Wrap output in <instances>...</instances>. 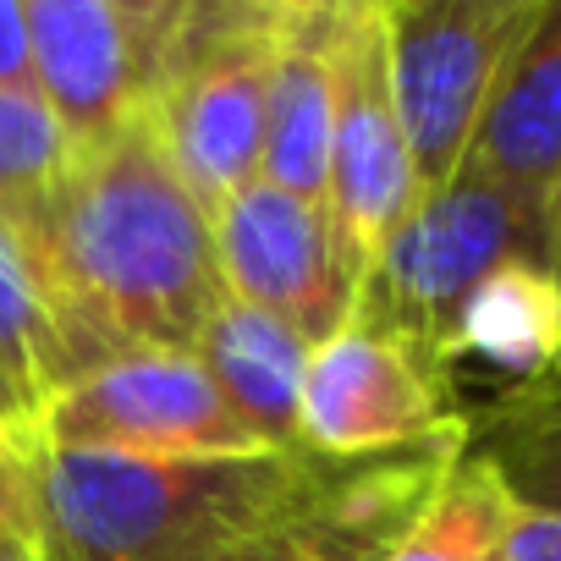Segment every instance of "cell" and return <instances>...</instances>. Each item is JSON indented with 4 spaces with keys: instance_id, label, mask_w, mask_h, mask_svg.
<instances>
[{
    "instance_id": "obj_1",
    "label": "cell",
    "mask_w": 561,
    "mask_h": 561,
    "mask_svg": "<svg viewBox=\"0 0 561 561\" xmlns=\"http://www.w3.org/2000/svg\"><path fill=\"white\" fill-rule=\"evenodd\" d=\"M56 336L61 386L149 347H193L226 298L209 209L182 182L154 111L78 149L67 182L12 220Z\"/></svg>"
},
{
    "instance_id": "obj_2",
    "label": "cell",
    "mask_w": 561,
    "mask_h": 561,
    "mask_svg": "<svg viewBox=\"0 0 561 561\" xmlns=\"http://www.w3.org/2000/svg\"><path fill=\"white\" fill-rule=\"evenodd\" d=\"M28 462L45 561H220L309 490L314 451L149 457L39 446Z\"/></svg>"
},
{
    "instance_id": "obj_3",
    "label": "cell",
    "mask_w": 561,
    "mask_h": 561,
    "mask_svg": "<svg viewBox=\"0 0 561 561\" xmlns=\"http://www.w3.org/2000/svg\"><path fill=\"white\" fill-rule=\"evenodd\" d=\"M545 248H550V220L517 193H506L495 176H484L473 160H462L446 187L413 198L353 314L397 325L446 358L462 298L495 264L545 259Z\"/></svg>"
},
{
    "instance_id": "obj_4",
    "label": "cell",
    "mask_w": 561,
    "mask_h": 561,
    "mask_svg": "<svg viewBox=\"0 0 561 561\" xmlns=\"http://www.w3.org/2000/svg\"><path fill=\"white\" fill-rule=\"evenodd\" d=\"M331 72H336V127H331L325 209L347 253L353 287L364 298L391 231L419 198L413 149L402 133L397 78H391V7L386 0H353L342 12L336 39H331Z\"/></svg>"
},
{
    "instance_id": "obj_5",
    "label": "cell",
    "mask_w": 561,
    "mask_h": 561,
    "mask_svg": "<svg viewBox=\"0 0 561 561\" xmlns=\"http://www.w3.org/2000/svg\"><path fill=\"white\" fill-rule=\"evenodd\" d=\"M457 364L430 342L353 314L309 353L298 446L314 457H369L462 424Z\"/></svg>"
},
{
    "instance_id": "obj_6",
    "label": "cell",
    "mask_w": 561,
    "mask_h": 561,
    "mask_svg": "<svg viewBox=\"0 0 561 561\" xmlns=\"http://www.w3.org/2000/svg\"><path fill=\"white\" fill-rule=\"evenodd\" d=\"M539 0H446V7H391V78L413 149L419 193L457 176L473 149L490 89L523 39Z\"/></svg>"
},
{
    "instance_id": "obj_7",
    "label": "cell",
    "mask_w": 561,
    "mask_h": 561,
    "mask_svg": "<svg viewBox=\"0 0 561 561\" xmlns=\"http://www.w3.org/2000/svg\"><path fill=\"white\" fill-rule=\"evenodd\" d=\"M45 446L149 451V457H237L275 451L220 397L193 347H149L61 386L45 413Z\"/></svg>"
},
{
    "instance_id": "obj_8",
    "label": "cell",
    "mask_w": 561,
    "mask_h": 561,
    "mask_svg": "<svg viewBox=\"0 0 561 561\" xmlns=\"http://www.w3.org/2000/svg\"><path fill=\"white\" fill-rule=\"evenodd\" d=\"M270 61L275 34L264 23H215L176 45L149 100L182 182L209 215L264 171Z\"/></svg>"
},
{
    "instance_id": "obj_9",
    "label": "cell",
    "mask_w": 561,
    "mask_h": 561,
    "mask_svg": "<svg viewBox=\"0 0 561 561\" xmlns=\"http://www.w3.org/2000/svg\"><path fill=\"white\" fill-rule=\"evenodd\" d=\"M468 451V419L369 457H314L304 501L220 561H391L440 479Z\"/></svg>"
},
{
    "instance_id": "obj_10",
    "label": "cell",
    "mask_w": 561,
    "mask_h": 561,
    "mask_svg": "<svg viewBox=\"0 0 561 561\" xmlns=\"http://www.w3.org/2000/svg\"><path fill=\"white\" fill-rule=\"evenodd\" d=\"M209 226L226 298L287 320L309 347L331 342L353 320L358 287L320 198H298L259 176L220 204Z\"/></svg>"
},
{
    "instance_id": "obj_11",
    "label": "cell",
    "mask_w": 561,
    "mask_h": 561,
    "mask_svg": "<svg viewBox=\"0 0 561 561\" xmlns=\"http://www.w3.org/2000/svg\"><path fill=\"white\" fill-rule=\"evenodd\" d=\"M34 89L78 149L127 127L160 89V61L122 0H28Z\"/></svg>"
},
{
    "instance_id": "obj_12",
    "label": "cell",
    "mask_w": 561,
    "mask_h": 561,
    "mask_svg": "<svg viewBox=\"0 0 561 561\" xmlns=\"http://www.w3.org/2000/svg\"><path fill=\"white\" fill-rule=\"evenodd\" d=\"M468 160L550 220V193L561 182V0L534 7L490 89Z\"/></svg>"
},
{
    "instance_id": "obj_13",
    "label": "cell",
    "mask_w": 561,
    "mask_h": 561,
    "mask_svg": "<svg viewBox=\"0 0 561 561\" xmlns=\"http://www.w3.org/2000/svg\"><path fill=\"white\" fill-rule=\"evenodd\" d=\"M309 342L253 304L220 298L193 342V358L209 369L220 397L253 424V435L275 451H298V408L309 375Z\"/></svg>"
},
{
    "instance_id": "obj_14",
    "label": "cell",
    "mask_w": 561,
    "mask_h": 561,
    "mask_svg": "<svg viewBox=\"0 0 561 561\" xmlns=\"http://www.w3.org/2000/svg\"><path fill=\"white\" fill-rule=\"evenodd\" d=\"M446 358H479L512 386L561 369V280L545 259H506L462 298Z\"/></svg>"
},
{
    "instance_id": "obj_15",
    "label": "cell",
    "mask_w": 561,
    "mask_h": 561,
    "mask_svg": "<svg viewBox=\"0 0 561 561\" xmlns=\"http://www.w3.org/2000/svg\"><path fill=\"white\" fill-rule=\"evenodd\" d=\"M331 39L320 34H275L270 61V111H264V182L298 198L331 193V127H336V72Z\"/></svg>"
},
{
    "instance_id": "obj_16",
    "label": "cell",
    "mask_w": 561,
    "mask_h": 561,
    "mask_svg": "<svg viewBox=\"0 0 561 561\" xmlns=\"http://www.w3.org/2000/svg\"><path fill=\"white\" fill-rule=\"evenodd\" d=\"M56 391V336L39 280L18 231L0 220V440L18 457L45 446V413Z\"/></svg>"
},
{
    "instance_id": "obj_17",
    "label": "cell",
    "mask_w": 561,
    "mask_h": 561,
    "mask_svg": "<svg viewBox=\"0 0 561 561\" xmlns=\"http://www.w3.org/2000/svg\"><path fill=\"white\" fill-rule=\"evenodd\" d=\"M468 451H479L517 506L561 517V369L506 386L468 413Z\"/></svg>"
},
{
    "instance_id": "obj_18",
    "label": "cell",
    "mask_w": 561,
    "mask_h": 561,
    "mask_svg": "<svg viewBox=\"0 0 561 561\" xmlns=\"http://www.w3.org/2000/svg\"><path fill=\"white\" fill-rule=\"evenodd\" d=\"M517 512L523 506L512 501L501 473L479 451H462L430 495V506L419 512V523L391 550V561H495Z\"/></svg>"
},
{
    "instance_id": "obj_19",
    "label": "cell",
    "mask_w": 561,
    "mask_h": 561,
    "mask_svg": "<svg viewBox=\"0 0 561 561\" xmlns=\"http://www.w3.org/2000/svg\"><path fill=\"white\" fill-rule=\"evenodd\" d=\"M78 144L39 89L0 83V220L34 215L72 171Z\"/></svg>"
},
{
    "instance_id": "obj_20",
    "label": "cell",
    "mask_w": 561,
    "mask_h": 561,
    "mask_svg": "<svg viewBox=\"0 0 561 561\" xmlns=\"http://www.w3.org/2000/svg\"><path fill=\"white\" fill-rule=\"evenodd\" d=\"M122 7L138 23V34L149 39V50L160 61V78H165V67H171V56H176V45L193 23H204L215 12H231V7H253V0H122Z\"/></svg>"
},
{
    "instance_id": "obj_21",
    "label": "cell",
    "mask_w": 561,
    "mask_h": 561,
    "mask_svg": "<svg viewBox=\"0 0 561 561\" xmlns=\"http://www.w3.org/2000/svg\"><path fill=\"white\" fill-rule=\"evenodd\" d=\"M0 545H34V501L28 462L0 440Z\"/></svg>"
},
{
    "instance_id": "obj_22",
    "label": "cell",
    "mask_w": 561,
    "mask_h": 561,
    "mask_svg": "<svg viewBox=\"0 0 561 561\" xmlns=\"http://www.w3.org/2000/svg\"><path fill=\"white\" fill-rule=\"evenodd\" d=\"M253 7L270 23V34H320L342 23L353 0H253Z\"/></svg>"
},
{
    "instance_id": "obj_23",
    "label": "cell",
    "mask_w": 561,
    "mask_h": 561,
    "mask_svg": "<svg viewBox=\"0 0 561 561\" xmlns=\"http://www.w3.org/2000/svg\"><path fill=\"white\" fill-rule=\"evenodd\" d=\"M0 83L34 89V50H28V0H0Z\"/></svg>"
},
{
    "instance_id": "obj_24",
    "label": "cell",
    "mask_w": 561,
    "mask_h": 561,
    "mask_svg": "<svg viewBox=\"0 0 561 561\" xmlns=\"http://www.w3.org/2000/svg\"><path fill=\"white\" fill-rule=\"evenodd\" d=\"M495 561H561V517L523 506Z\"/></svg>"
},
{
    "instance_id": "obj_25",
    "label": "cell",
    "mask_w": 561,
    "mask_h": 561,
    "mask_svg": "<svg viewBox=\"0 0 561 561\" xmlns=\"http://www.w3.org/2000/svg\"><path fill=\"white\" fill-rule=\"evenodd\" d=\"M545 259H550V270H556V280H561V182H556V193H550V248H545Z\"/></svg>"
},
{
    "instance_id": "obj_26",
    "label": "cell",
    "mask_w": 561,
    "mask_h": 561,
    "mask_svg": "<svg viewBox=\"0 0 561 561\" xmlns=\"http://www.w3.org/2000/svg\"><path fill=\"white\" fill-rule=\"evenodd\" d=\"M0 561H45L34 545H0Z\"/></svg>"
},
{
    "instance_id": "obj_27",
    "label": "cell",
    "mask_w": 561,
    "mask_h": 561,
    "mask_svg": "<svg viewBox=\"0 0 561 561\" xmlns=\"http://www.w3.org/2000/svg\"><path fill=\"white\" fill-rule=\"evenodd\" d=\"M386 7H446V0H386Z\"/></svg>"
}]
</instances>
